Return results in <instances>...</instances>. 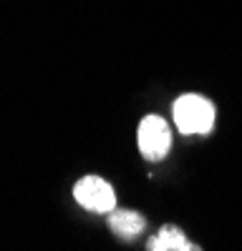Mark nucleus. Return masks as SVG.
<instances>
[{"label":"nucleus","instance_id":"obj_2","mask_svg":"<svg viewBox=\"0 0 242 251\" xmlns=\"http://www.w3.org/2000/svg\"><path fill=\"white\" fill-rule=\"evenodd\" d=\"M73 199L89 208V211H96V214H109L116 208V194L109 181H104L101 176H86L81 178L76 186H73Z\"/></svg>","mask_w":242,"mask_h":251},{"label":"nucleus","instance_id":"obj_4","mask_svg":"<svg viewBox=\"0 0 242 251\" xmlns=\"http://www.w3.org/2000/svg\"><path fill=\"white\" fill-rule=\"evenodd\" d=\"M147 251H202V249L197 244H192L179 226L167 224L149 239Z\"/></svg>","mask_w":242,"mask_h":251},{"label":"nucleus","instance_id":"obj_1","mask_svg":"<svg viewBox=\"0 0 242 251\" xmlns=\"http://www.w3.org/2000/svg\"><path fill=\"white\" fill-rule=\"evenodd\" d=\"M174 113V123L182 133H189V136H202V133H210L212 126H214V106L212 100H207L205 96H197V93H187V96H179L172 106Z\"/></svg>","mask_w":242,"mask_h":251},{"label":"nucleus","instance_id":"obj_5","mask_svg":"<svg viewBox=\"0 0 242 251\" xmlns=\"http://www.w3.org/2000/svg\"><path fill=\"white\" fill-rule=\"evenodd\" d=\"M144 226H147V219L139 211H131V208H114V211H109V228L121 239H134L136 234L144 231Z\"/></svg>","mask_w":242,"mask_h":251},{"label":"nucleus","instance_id":"obj_3","mask_svg":"<svg viewBox=\"0 0 242 251\" xmlns=\"http://www.w3.org/2000/svg\"><path fill=\"white\" fill-rule=\"evenodd\" d=\"M136 141H139V149L149 161H159L164 158L169 146H172V133H169V126L164 118L159 116H147L144 121L139 123V131H136Z\"/></svg>","mask_w":242,"mask_h":251}]
</instances>
